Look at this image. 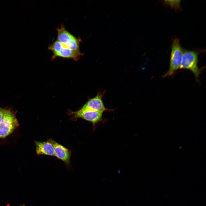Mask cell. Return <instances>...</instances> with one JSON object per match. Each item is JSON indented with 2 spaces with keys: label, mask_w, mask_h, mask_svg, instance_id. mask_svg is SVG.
<instances>
[{
  "label": "cell",
  "mask_w": 206,
  "mask_h": 206,
  "mask_svg": "<svg viewBox=\"0 0 206 206\" xmlns=\"http://www.w3.org/2000/svg\"><path fill=\"white\" fill-rule=\"evenodd\" d=\"M183 51L179 39L177 38L173 39L171 46L169 68L167 72L163 76V78L174 75L180 69Z\"/></svg>",
  "instance_id": "obj_1"
},
{
  "label": "cell",
  "mask_w": 206,
  "mask_h": 206,
  "mask_svg": "<svg viewBox=\"0 0 206 206\" xmlns=\"http://www.w3.org/2000/svg\"><path fill=\"white\" fill-rule=\"evenodd\" d=\"M200 52L197 50L184 49L180 69L190 70L194 74L196 81L199 82L201 70L198 66V56Z\"/></svg>",
  "instance_id": "obj_2"
},
{
  "label": "cell",
  "mask_w": 206,
  "mask_h": 206,
  "mask_svg": "<svg viewBox=\"0 0 206 206\" xmlns=\"http://www.w3.org/2000/svg\"><path fill=\"white\" fill-rule=\"evenodd\" d=\"M68 113L73 120L76 121L81 118L91 123L93 130L98 124L105 121V119L103 118V112H100L80 108L75 111L69 110Z\"/></svg>",
  "instance_id": "obj_3"
},
{
  "label": "cell",
  "mask_w": 206,
  "mask_h": 206,
  "mask_svg": "<svg viewBox=\"0 0 206 206\" xmlns=\"http://www.w3.org/2000/svg\"><path fill=\"white\" fill-rule=\"evenodd\" d=\"M57 40L70 49L80 52V44L82 41L79 37H76L70 33L62 24L57 28Z\"/></svg>",
  "instance_id": "obj_4"
},
{
  "label": "cell",
  "mask_w": 206,
  "mask_h": 206,
  "mask_svg": "<svg viewBox=\"0 0 206 206\" xmlns=\"http://www.w3.org/2000/svg\"><path fill=\"white\" fill-rule=\"evenodd\" d=\"M48 49L53 53L52 58L53 60L56 57H60L76 61L83 55L81 52H78L70 49L57 40L49 46Z\"/></svg>",
  "instance_id": "obj_5"
},
{
  "label": "cell",
  "mask_w": 206,
  "mask_h": 206,
  "mask_svg": "<svg viewBox=\"0 0 206 206\" xmlns=\"http://www.w3.org/2000/svg\"><path fill=\"white\" fill-rule=\"evenodd\" d=\"M15 115L16 112L9 108L0 125V138H5L10 135L19 126Z\"/></svg>",
  "instance_id": "obj_6"
},
{
  "label": "cell",
  "mask_w": 206,
  "mask_h": 206,
  "mask_svg": "<svg viewBox=\"0 0 206 206\" xmlns=\"http://www.w3.org/2000/svg\"><path fill=\"white\" fill-rule=\"evenodd\" d=\"M106 91H99L95 96L88 99L80 108L88 109L103 112L106 111L113 112L114 109L106 108L104 104L102 98Z\"/></svg>",
  "instance_id": "obj_7"
},
{
  "label": "cell",
  "mask_w": 206,
  "mask_h": 206,
  "mask_svg": "<svg viewBox=\"0 0 206 206\" xmlns=\"http://www.w3.org/2000/svg\"><path fill=\"white\" fill-rule=\"evenodd\" d=\"M49 139L54 146V156L63 161L67 169H69L70 168L71 150L52 139Z\"/></svg>",
  "instance_id": "obj_8"
},
{
  "label": "cell",
  "mask_w": 206,
  "mask_h": 206,
  "mask_svg": "<svg viewBox=\"0 0 206 206\" xmlns=\"http://www.w3.org/2000/svg\"><path fill=\"white\" fill-rule=\"evenodd\" d=\"M37 154L54 156V149L53 145L49 139L46 141H35Z\"/></svg>",
  "instance_id": "obj_9"
},
{
  "label": "cell",
  "mask_w": 206,
  "mask_h": 206,
  "mask_svg": "<svg viewBox=\"0 0 206 206\" xmlns=\"http://www.w3.org/2000/svg\"><path fill=\"white\" fill-rule=\"evenodd\" d=\"M164 1L165 5L170 6L175 9L178 10L180 8L181 0H165Z\"/></svg>",
  "instance_id": "obj_10"
},
{
  "label": "cell",
  "mask_w": 206,
  "mask_h": 206,
  "mask_svg": "<svg viewBox=\"0 0 206 206\" xmlns=\"http://www.w3.org/2000/svg\"><path fill=\"white\" fill-rule=\"evenodd\" d=\"M9 108L0 107V125L3 122Z\"/></svg>",
  "instance_id": "obj_11"
}]
</instances>
